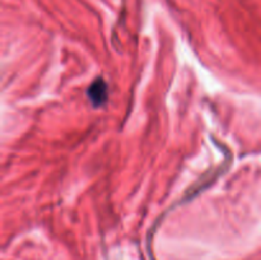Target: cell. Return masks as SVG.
I'll return each mask as SVG.
<instances>
[{
    "label": "cell",
    "mask_w": 261,
    "mask_h": 260,
    "mask_svg": "<svg viewBox=\"0 0 261 260\" xmlns=\"http://www.w3.org/2000/svg\"><path fill=\"white\" fill-rule=\"evenodd\" d=\"M87 96L94 107H101L109 99V86L102 78H97L87 89Z\"/></svg>",
    "instance_id": "1"
}]
</instances>
